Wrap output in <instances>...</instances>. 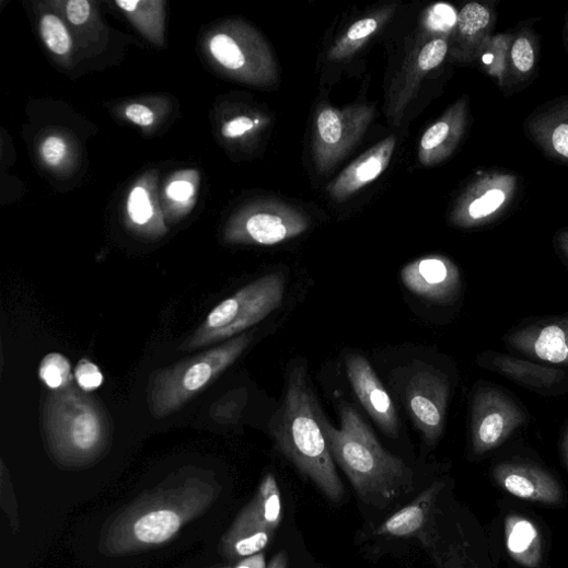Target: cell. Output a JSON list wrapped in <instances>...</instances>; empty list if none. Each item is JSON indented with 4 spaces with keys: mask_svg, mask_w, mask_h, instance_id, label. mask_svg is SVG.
Here are the masks:
<instances>
[{
    "mask_svg": "<svg viewBox=\"0 0 568 568\" xmlns=\"http://www.w3.org/2000/svg\"><path fill=\"white\" fill-rule=\"evenodd\" d=\"M524 422L523 413L495 389L479 391L472 410V444L476 454L501 445Z\"/></svg>",
    "mask_w": 568,
    "mask_h": 568,
    "instance_id": "ba28073f",
    "label": "cell"
},
{
    "mask_svg": "<svg viewBox=\"0 0 568 568\" xmlns=\"http://www.w3.org/2000/svg\"><path fill=\"white\" fill-rule=\"evenodd\" d=\"M127 208L130 219L139 225L146 224L153 216L148 193L142 187L132 190Z\"/></svg>",
    "mask_w": 568,
    "mask_h": 568,
    "instance_id": "4316f807",
    "label": "cell"
},
{
    "mask_svg": "<svg viewBox=\"0 0 568 568\" xmlns=\"http://www.w3.org/2000/svg\"><path fill=\"white\" fill-rule=\"evenodd\" d=\"M73 376L69 360L58 352L47 355L39 366V378L51 391L68 386Z\"/></svg>",
    "mask_w": 568,
    "mask_h": 568,
    "instance_id": "44dd1931",
    "label": "cell"
},
{
    "mask_svg": "<svg viewBox=\"0 0 568 568\" xmlns=\"http://www.w3.org/2000/svg\"><path fill=\"white\" fill-rule=\"evenodd\" d=\"M448 54V44L444 39H434L428 43L417 56L414 67L408 69L405 83L401 88L396 102L392 105L393 116L399 117V112L405 108L416 95L419 79L439 67Z\"/></svg>",
    "mask_w": 568,
    "mask_h": 568,
    "instance_id": "ac0fdd59",
    "label": "cell"
},
{
    "mask_svg": "<svg viewBox=\"0 0 568 568\" xmlns=\"http://www.w3.org/2000/svg\"><path fill=\"white\" fill-rule=\"evenodd\" d=\"M390 15V11H383L355 23L332 48L329 59L337 61L351 57L380 30Z\"/></svg>",
    "mask_w": 568,
    "mask_h": 568,
    "instance_id": "d6986e66",
    "label": "cell"
},
{
    "mask_svg": "<svg viewBox=\"0 0 568 568\" xmlns=\"http://www.w3.org/2000/svg\"><path fill=\"white\" fill-rule=\"evenodd\" d=\"M43 427L51 452L68 462L97 456L111 439V421L103 405L76 386L51 391L43 408Z\"/></svg>",
    "mask_w": 568,
    "mask_h": 568,
    "instance_id": "3957f363",
    "label": "cell"
},
{
    "mask_svg": "<svg viewBox=\"0 0 568 568\" xmlns=\"http://www.w3.org/2000/svg\"><path fill=\"white\" fill-rule=\"evenodd\" d=\"M194 193L193 185L187 182H175L167 189L169 197L179 202L190 199Z\"/></svg>",
    "mask_w": 568,
    "mask_h": 568,
    "instance_id": "836d02e7",
    "label": "cell"
},
{
    "mask_svg": "<svg viewBox=\"0 0 568 568\" xmlns=\"http://www.w3.org/2000/svg\"><path fill=\"white\" fill-rule=\"evenodd\" d=\"M40 34L47 47L56 55L70 50L71 40L62 22L55 15H46L40 21Z\"/></svg>",
    "mask_w": 568,
    "mask_h": 568,
    "instance_id": "cb8c5ba5",
    "label": "cell"
},
{
    "mask_svg": "<svg viewBox=\"0 0 568 568\" xmlns=\"http://www.w3.org/2000/svg\"><path fill=\"white\" fill-rule=\"evenodd\" d=\"M271 534L264 529L235 525L231 541L233 552L241 557L256 555L269 544Z\"/></svg>",
    "mask_w": 568,
    "mask_h": 568,
    "instance_id": "7402d4cb",
    "label": "cell"
},
{
    "mask_svg": "<svg viewBox=\"0 0 568 568\" xmlns=\"http://www.w3.org/2000/svg\"><path fill=\"white\" fill-rule=\"evenodd\" d=\"M552 142L559 154L568 158V124H561L554 130Z\"/></svg>",
    "mask_w": 568,
    "mask_h": 568,
    "instance_id": "e575fe53",
    "label": "cell"
},
{
    "mask_svg": "<svg viewBox=\"0 0 568 568\" xmlns=\"http://www.w3.org/2000/svg\"><path fill=\"white\" fill-rule=\"evenodd\" d=\"M66 13L71 24L76 26L83 25L91 16V4L88 0H71L67 4Z\"/></svg>",
    "mask_w": 568,
    "mask_h": 568,
    "instance_id": "4dcf8cb0",
    "label": "cell"
},
{
    "mask_svg": "<svg viewBox=\"0 0 568 568\" xmlns=\"http://www.w3.org/2000/svg\"><path fill=\"white\" fill-rule=\"evenodd\" d=\"M126 117L134 124L148 127L153 124L154 115L142 105H131L126 109Z\"/></svg>",
    "mask_w": 568,
    "mask_h": 568,
    "instance_id": "d6a6232c",
    "label": "cell"
},
{
    "mask_svg": "<svg viewBox=\"0 0 568 568\" xmlns=\"http://www.w3.org/2000/svg\"><path fill=\"white\" fill-rule=\"evenodd\" d=\"M512 59L521 72H528L533 68L534 51L531 43L525 37H521L514 43Z\"/></svg>",
    "mask_w": 568,
    "mask_h": 568,
    "instance_id": "f1b7e54d",
    "label": "cell"
},
{
    "mask_svg": "<svg viewBox=\"0 0 568 568\" xmlns=\"http://www.w3.org/2000/svg\"><path fill=\"white\" fill-rule=\"evenodd\" d=\"M401 278L411 292L434 302H449L460 286L456 267L439 256L421 258L405 266Z\"/></svg>",
    "mask_w": 568,
    "mask_h": 568,
    "instance_id": "7c38bea8",
    "label": "cell"
},
{
    "mask_svg": "<svg viewBox=\"0 0 568 568\" xmlns=\"http://www.w3.org/2000/svg\"><path fill=\"white\" fill-rule=\"evenodd\" d=\"M494 475L501 488L515 498L549 506H558L563 501L560 485L537 466L502 463L496 466Z\"/></svg>",
    "mask_w": 568,
    "mask_h": 568,
    "instance_id": "8fae6325",
    "label": "cell"
},
{
    "mask_svg": "<svg viewBox=\"0 0 568 568\" xmlns=\"http://www.w3.org/2000/svg\"><path fill=\"white\" fill-rule=\"evenodd\" d=\"M66 143L59 137L50 136L42 144L40 151L49 166L56 167L66 154Z\"/></svg>",
    "mask_w": 568,
    "mask_h": 568,
    "instance_id": "f546056e",
    "label": "cell"
},
{
    "mask_svg": "<svg viewBox=\"0 0 568 568\" xmlns=\"http://www.w3.org/2000/svg\"><path fill=\"white\" fill-rule=\"evenodd\" d=\"M181 524V518L176 512L157 510L141 517L134 526V533L140 542L159 544L172 538Z\"/></svg>",
    "mask_w": 568,
    "mask_h": 568,
    "instance_id": "ffe728a7",
    "label": "cell"
},
{
    "mask_svg": "<svg viewBox=\"0 0 568 568\" xmlns=\"http://www.w3.org/2000/svg\"><path fill=\"white\" fill-rule=\"evenodd\" d=\"M308 228L309 220L304 215L286 205L276 204L270 209L252 213L242 228L235 231L234 239L260 246H275L300 235Z\"/></svg>",
    "mask_w": 568,
    "mask_h": 568,
    "instance_id": "30bf717a",
    "label": "cell"
},
{
    "mask_svg": "<svg viewBox=\"0 0 568 568\" xmlns=\"http://www.w3.org/2000/svg\"><path fill=\"white\" fill-rule=\"evenodd\" d=\"M395 146L396 138L391 136L369 149L331 184V197L345 201L376 181L386 171Z\"/></svg>",
    "mask_w": 568,
    "mask_h": 568,
    "instance_id": "4fadbf2b",
    "label": "cell"
},
{
    "mask_svg": "<svg viewBox=\"0 0 568 568\" xmlns=\"http://www.w3.org/2000/svg\"><path fill=\"white\" fill-rule=\"evenodd\" d=\"M374 109L359 105L345 109L323 106L315 121L313 142L316 170L331 172L353 148L370 126Z\"/></svg>",
    "mask_w": 568,
    "mask_h": 568,
    "instance_id": "8992f818",
    "label": "cell"
},
{
    "mask_svg": "<svg viewBox=\"0 0 568 568\" xmlns=\"http://www.w3.org/2000/svg\"><path fill=\"white\" fill-rule=\"evenodd\" d=\"M267 568H287V556L285 553H279L275 556L271 564Z\"/></svg>",
    "mask_w": 568,
    "mask_h": 568,
    "instance_id": "8d00e7d4",
    "label": "cell"
},
{
    "mask_svg": "<svg viewBox=\"0 0 568 568\" xmlns=\"http://www.w3.org/2000/svg\"><path fill=\"white\" fill-rule=\"evenodd\" d=\"M341 428L320 414L334 460L341 466L358 494L368 502L389 501L408 489L413 472L402 460L383 449L360 414L340 402Z\"/></svg>",
    "mask_w": 568,
    "mask_h": 568,
    "instance_id": "7a4b0ae2",
    "label": "cell"
},
{
    "mask_svg": "<svg viewBox=\"0 0 568 568\" xmlns=\"http://www.w3.org/2000/svg\"><path fill=\"white\" fill-rule=\"evenodd\" d=\"M490 13L477 3H471L463 8L457 16V27L463 36L471 37L488 27Z\"/></svg>",
    "mask_w": 568,
    "mask_h": 568,
    "instance_id": "d4e9b609",
    "label": "cell"
},
{
    "mask_svg": "<svg viewBox=\"0 0 568 568\" xmlns=\"http://www.w3.org/2000/svg\"><path fill=\"white\" fill-rule=\"evenodd\" d=\"M513 344L541 361L568 364V318L520 334Z\"/></svg>",
    "mask_w": 568,
    "mask_h": 568,
    "instance_id": "5bb4252c",
    "label": "cell"
},
{
    "mask_svg": "<svg viewBox=\"0 0 568 568\" xmlns=\"http://www.w3.org/2000/svg\"><path fill=\"white\" fill-rule=\"evenodd\" d=\"M247 399L246 389L233 390L212 405L211 417L221 424H234L246 407Z\"/></svg>",
    "mask_w": 568,
    "mask_h": 568,
    "instance_id": "603a6c76",
    "label": "cell"
},
{
    "mask_svg": "<svg viewBox=\"0 0 568 568\" xmlns=\"http://www.w3.org/2000/svg\"><path fill=\"white\" fill-rule=\"evenodd\" d=\"M73 375L77 385L86 393L100 389L104 383V375L100 367L88 359L77 363Z\"/></svg>",
    "mask_w": 568,
    "mask_h": 568,
    "instance_id": "484cf974",
    "label": "cell"
},
{
    "mask_svg": "<svg viewBox=\"0 0 568 568\" xmlns=\"http://www.w3.org/2000/svg\"><path fill=\"white\" fill-rule=\"evenodd\" d=\"M253 337L242 334L224 344L152 373L148 407L155 419L173 416L210 386L250 347Z\"/></svg>",
    "mask_w": 568,
    "mask_h": 568,
    "instance_id": "277c9868",
    "label": "cell"
},
{
    "mask_svg": "<svg viewBox=\"0 0 568 568\" xmlns=\"http://www.w3.org/2000/svg\"><path fill=\"white\" fill-rule=\"evenodd\" d=\"M255 121L246 116L236 117L222 127V136L225 138H237L251 131Z\"/></svg>",
    "mask_w": 568,
    "mask_h": 568,
    "instance_id": "1f68e13d",
    "label": "cell"
},
{
    "mask_svg": "<svg viewBox=\"0 0 568 568\" xmlns=\"http://www.w3.org/2000/svg\"><path fill=\"white\" fill-rule=\"evenodd\" d=\"M563 451H564V456H565V460H566V463H567V466H568V431H567V433L565 436V439H564Z\"/></svg>",
    "mask_w": 568,
    "mask_h": 568,
    "instance_id": "f35d334b",
    "label": "cell"
},
{
    "mask_svg": "<svg viewBox=\"0 0 568 568\" xmlns=\"http://www.w3.org/2000/svg\"><path fill=\"white\" fill-rule=\"evenodd\" d=\"M320 414L305 368H294L288 378L282 405L271 420V434L287 459L328 499L339 502L345 486L324 437Z\"/></svg>",
    "mask_w": 568,
    "mask_h": 568,
    "instance_id": "6da1fadb",
    "label": "cell"
},
{
    "mask_svg": "<svg viewBox=\"0 0 568 568\" xmlns=\"http://www.w3.org/2000/svg\"><path fill=\"white\" fill-rule=\"evenodd\" d=\"M285 290L286 278L279 273L243 287L216 305L179 350H199L240 336L280 306Z\"/></svg>",
    "mask_w": 568,
    "mask_h": 568,
    "instance_id": "5b68a950",
    "label": "cell"
},
{
    "mask_svg": "<svg viewBox=\"0 0 568 568\" xmlns=\"http://www.w3.org/2000/svg\"><path fill=\"white\" fill-rule=\"evenodd\" d=\"M116 5L119 7L123 11L132 13L140 5V2H116Z\"/></svg>",
    "mask_w": 568,
    "mask_h": 568,
    "instance_id": "74e56055",
    "label": "cell"
},
{
    "mask_svg": "<svg viewBox=\"0 0 568 568\" xmlns=\"http://www.w3.org/2000/svg\"><path fill=\"white\" fill-rule=\"evenodd\" d=\"M449 391L447 376L426 364H420L405 387L409 415L430 445L443 432Z\"/></svg>",
    "mask_w": 568,
    "mask_h": 568,
    "instance_id": "52a82bcc",
    "label": "cell"
},
{
    "mask_svg": "<svg viewBox=\"0 0 568 568\" xmlns=\"http://www.w3.org/2000/svg\"><path fill=\"white\" fill-rule=\"evenodd\" d=\"M506 543L510 556L525 568H537L543 548L540 531L525 517L511 514L506 519Z\"/></svg>",
    "mask_w": 568,
    "mask_h": 568,
    "instance_id": "9a60e30c",
    "label": "cell"
},
{
    "mask_svg": "<svg viewBox=\"0 0 568 568\" xmlns=\"http://www.w3.org/2000/svg\"><path fill=\"white\" fill-rule=\"evenodd\" d=\"M352 387L370 417L391 438L398 437L399 422L394 403L369 361L358 355L346 360Z\"/></svg>",
    "mask_w": 568,
    "mask_h": 568,
    "instance_id": "9c48e42d",
    "label": "cell"
},
{
    "mask_svg": "<svg viewBox=\"0 0 568 568\" xmlns=\"http://www.w3.org/2000/svg\"><path fill=\"white\" fill-rule=\"evenodd\" d=\"M282 505L277 480L273 474L265 477L257 498L235 525L274 532L281 522Z\"/></svg>",
    "mask_w": 568,
    "mask_h": 568,
    "instance_id": "2e32d148",
    "label": "cell"
},
{
    "mask_svg": "<svg viewBox=\"0 0 568 568\" xmlns=\"http://www.w3.org/2000/svg\"><path fill=\"white\" fill-rule=\"evenodd\" d=\"M442 486V483H434L431 488L424 492L413 505L402 509L384 522L378 530V534L405 537L419 532Z\"/></svg>",
    "mask_w": 568,
    "mask_h": 568,
    "instance_id": "e0dca14e",
    "label": "cell"
},
{
    "mask_svg": "<svg viewBox=\"0 0 568 568\" xmlns=\"http://www.w3.org/2000/svg\"><path fill=\"white\" fill-rule=\"evenodd\" d=\"M506 201V194L499 189H494L480 198L475 199L468 207V215L477 220L492 215Z\"/></svg>",
    "mask_w": 568,
    "mask_h": 568,
    "instance_id": "83f0119b",
    "label": "cell"
},
{
    "mask_svg": "<svg viewBox=\"0 0 568 568\" xmlns=\"http://www.w3.org/2000/svg\"><path fill=\"white\" fill-rule=\"evenodd\" d=\"M235 568H267L265 556L263 554L253 555L243 559Z\"/></svg>",
    "mask_w": 568,
    "mask_h": 568,
    "instance_id": "d590c367",
    "label": "cell"
}]
</instances>
